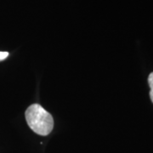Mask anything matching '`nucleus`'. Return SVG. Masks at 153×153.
<instances>
[{
    "label": "nucleus",
    "mask_w": 153,
    "mask_h": 153,
    "mask_svg": "<svg viewBox=\"0 0 153 153\" xmlns=\"http://www.w3.org/2000/svg\"><path fill=\"white\" fill-rule=\"evenodd\" d=\"M25 117L30 128L37 134L46 136L54 128L52 115L39 104L31 105L25 112Z\"/></svg>",
    "instance_id": "nucleus-1"
},
{
    "label": "nucleus",
    "mask_w": 153,
    "mask_h": 153,
    "mask_svg": "<svg viewBox=\"0 0 153 153\" xmlns=\"http://www.w3.org/2000/svg\"><path fill=\"white\" fill-rule=\"evenodd\" d=\"M148 83H149V86H150V98L151 100L153 103V72H152L149 76H148Z\"/></svg>",
    "instance_id": "nucleus-2"
},
{
    "label": "nucleus",
    "mask_w": 153,
    "mask_h": 153,
    "mask_svg": "<svg viewBox=\"0 0 153 153\" xmlns=\"http://www.w3.org/2000/svg\"><path fill=\"white\" fill-rule=\"evenodd\" d=\"M9 56V53L8 52H4V51H0V61L4 60Z\"/></svg>",
    "instance_id": "nucleus-3"
}]
</instances>
